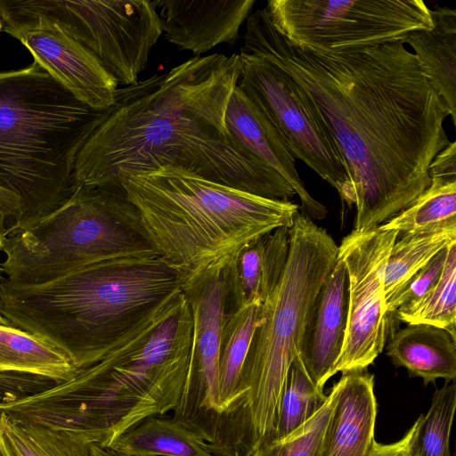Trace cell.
Instances as JSON below:
<instances>
[{
    "label": "cell",
    "instance_id": "cell-13",
    "mask_svg": "<svg viewBox=\"0 0 456 456\" xmlns=\"http://www.w3.org/2000/svg\"><path fill=\"white\" fill-rule=\"evenodd\" d=\"M397 236L379 226L354 229L338 247L348 276V314L335 373L367 370L384 349L388 313L382 274Z\"/></svg>",
    "mask_w": 456,
    "mask_h": 456
},
{
    "label": "cell",
    "instance_id": "cell-16",
    "mask_svg": "<svg viewBox=\"0 0 456 456\" xmlns=\"http://www.w3.org/2000/svg\"><path fill=\"white\" fill-rule=\"evenodd\" d=\"M165 37L196 56L216 45L232 44L255 0H156Z\"/></svg>",
    "mask_w": 456,
    "mask_h": 456
},
{
    "label": "cell",
    "instance_id": "cell-19",
    "mask_svg": "<svg viewBox=\"0 0 456 456\" xmlns=\"http://www.w3.org/2000/svg\"><path fill=\"white\" fill-rule=\"evenodd\" d=\"M289 228L281 226L246 243L226 263L227 313L262 305L278 285L289 252Z\"/></svg>",
    "mask_w": 456,
    "mask_h": 456
},
{
    "label": "cell",
    "instance_id": "cell-39",
    "mask_svg": "<svg viewBox=\"0 0 456 456\" xmlns=\"http://www.w3.org/2000/svg\"><path fill=\"white\" fill-rule=\"evenodd\" d=\"M3 29V26H2V22H1V20H0V31Z\"/></svg>",
    "mask_w": 456,
    "mask_h": 456
},
{
    "label": "cell",
    "instance_id": "cell-3",
    "mask_svg": "<svg viewBox=\"0 0 456 456\" xmlns=\"http://www.w3.org/2000/svg\"><path fill=\"white\" fill-rule=\"evenodd\" d=\"M191 346L192 315L181 290L73 378L4 400L0 412L108 448L146 418L175 410Z\"/></svg>",
    "mask_w": 456,
    "mask_h": 456
},
{
    "label": "cell",
    "instance_id": "cell-14",
    "mask_svg": "<svg viewBox=\"0 0 456 456\" xmlns=\"http://www.w3.org/2000/svg\"><path fill=\"white\" fill-rule=\"evenodd\" d=\"M7 33L18 38L55 80L79 101L107 110L115 101L118 82L86 47L56 25L36 20Z\"/></svg>",
    "mask_w": 456,
    "mask_h": 456
},
{
    "label": "cell",
    "instance_id": "cell-6",
    "mask_svg": "<svg viewBox=\"0 0 456 456\" xmlns=\"http://www.w3.org/2000/svg\"><path fill=\"white\" fill-rule=\"evenodd\" d=\"M40 64L0 71V186L20 200L8 232H23L72 195L77 153L105 118Z\"/></svg>",
    "mask_w": 456,
    "mask_h": 456
},
{
    "label": "cell",
    "instance_id": "cell-40",
    "mask_svg": "<svg viewBox=\"0 0 456 456\" xmlns=\"http://www.w3.org/2000/svg\"><path fill=\"white\" fill-rule=\"evenodd\" d=\"M3 273V270L2 268L0 267V276H2L1 274Z\"/></svg>",
    "mask_w": 456,
    "mask_h": 456
},
{
    "label": "cell",
    "instance_id": "cell-8",
    "mask_svg": "<svg viewBox=\"0 0 456 456\" xmlns=\"http://www.w3.org/2000/svg\"><path fill=\"white\" fill-rule=\"evenodd\" d=\"M2 251L5 279L18 285L45 283L98 260L159 254L133 203L79 184L32 228L9 233Z\"/></svg>",
    "mask_w": 456,
    "mask_h": 456
},
{
    "label": "cell",
    "instance_id": "cell-21",
    "mask_svg": "<svg viewBox=\"0 0 456 456\" xmlns=\"http://www.w3.org/2000/svg\"><path fill=\"white\" fill-rule=\"evenodd\" d=\"M433 27L409 32L403 39L410 45L422 73L444 100L456 125V10H431Z\"/></svg>",
    "mask_w": 456,
    "mask_h": 456
},
{
    "label": "cell",
    "instance_id": "cell-15",
    "mask_svg": "<svg viewBox=\"0 0 456 456\" xmlns=\"http://www.w3.org/2000/svg\"><path fill=\"white\" fill-rule=\"evenodd\" d=\"M225 125L232 137L263 163L280 174L294 189L304 215L322 219L328 210L314 200L301 180L296 159L281 133L265 112L238 85L225 110Z\"/></svg>",
    "mask_w": 456,
    "mask_h": 456
},
{
    "label": "cell",
    "instance_id": "cell-33",
    "mask_svg": "<svg viewBox=\"0 0 456 456\" xmlns=\"http://www.w3.org/2000/svg\"><path fill=\"white\" fill-rule=\"evenodd\" d=\"M420 416L398 441L392 444L374 442L370 456H416L415 444Z\"/></svg>",
    "mask_w": 456,
    "mask_h": 456
},
{
    "label": "cell",
    "instance_id": "cell-26",
    "mask_svg": "<svg viewBox=\"0 0 456 456\" xmlns=\"http://www.w3.org/2000/svg\"><path fill=\"white\" fill-rule=\"evenodd\" d=\"M430 179V185L411 205L379 227L399 234L456 227V178Z\"/></svg>",
    "mask_w": 456,
    "mask_h": 456
},
{
    "label": "cell",
    "instance_id": "cell-4",
    "mask_svg": "<svg viewBox=\"0 0 456 456\" xmlns=\"http://www.w3.org/2000/svg\"><path fill=\"white\" fill-rule=\"evenodd\" d=\"M185 281L159 254L94 261L39 284H12L1 276L0 313L78 370L181 291Z\"/></svg>",
    "mask_w": 456,
    "mask_h": 456
},
{
    "label": "cell",
    "instance_id": "cell-11",
    "mask_svg": "<svg viewBox=\"0 0 456 456\" xmlns=\"http://www.w3.org/2000/svg\"><path fill=\"white\" fill-rule=\"evenodd\" d=\"M240 55L238 86L265 110L294 158L334 187L351 208L354 196L344 160L328 127L306 104L296 82L265 58Z\"/></svg>",
    "mask_w": 456,
    "mask_h": 456
},
{
    "label": "cell",
    "instance_id": "cell-29",
    "mask_svg": "<svg viewBox=\"0 0 456 456\" xmlns=\"http://www.w3.org/2000/svg\"><path fill=\"white\" fill-rule=\"evenodd\" d=\"M0 428L19 456H91L89 444L64 431L19 424L2 412Z\"/></svg>",
    "mask_w": 456,
    "mask_h": 456
},
{
    "label": "cell",
    "instance_id": "cell-25",
    "mask_svg": "<svg viewBox=\"0 0 456 456\" xmlns=\"http://www.w3.org/2000/svg\"><path fill=\"white\" fill-rule=\"evenodd\" d=\"M456 242V227L399 234L382 274L386 303L390 301L437 253Z\"/></svg>",
    "mask_w": 456,
    "mask_h": 456
},
{
    "label": "cell",
    "instance_id": "cell-9",
    "mask_svg": "<svg viewBox=\"0 0 456 456\" xmlns=\"http://www.w3.org/2000/svg\"><path fill=\"white\" fill-rule=\"evenodd\" d=\"M0 20L5 32L36 20L56 25L126 86L139 81L163 34L159 14L149 0H0Z\"/></svg>",
    "mask_w": 456,
    "mask_h": 456
},
{
    "label": "cell",
    "instance_id": "cell-30",
    "mask_svg": "<svg viewBox=\"0 0 456 456\" xmlns=\"http://www.w3.org/2000/svg\"><path fill=\"white\" fill-rule=\"evenodd\" d=\"M456 409V385H445L432 395L430 407L420 414L416 456H452L451 431Z\"/></svg>",
    "mask_w": 456,
    "mask_h": 456
},
{
    "label": "cell",
    "instance_id": "cell-24",
    "mask_svg": "<svg viewBox=\"0 0 456 456\" xmlns=\"http://www.w3.org/2000/svg\"><path fill=\"white\" fill-rule=\"evenodd\" d=\"M260 314L261 305L250 304L226 313L224 316L219 356L221 416L237 399L243 365Z\"/></svg>",
    "mask_w": 456,
    "mask_h": 456
},
{
    "label": "cell",
    "instance_id": "cell-7",
    "mask_svg": "<svg viewBox=\"0 0 456 456\" xmlns=\"http://www.w3.org/2000/svg\"><path fill=\"white\" fill-rule=\"evenodd\" d=\"M121 186L159 254L186 281L227 262L253 239L290 228L299 208L289 200L254 195L171 165L132 174Z\"/></svg>",
    "mask_w": 456,
    "mask_h": 456
},
{
    "label": "cell",
    "instance_id": "cell-17",
    "mask_svg": "<svg viewBox=\"0 0 456 456\" xmlns=\"http://www.w3.org/2000/svg\"><path fill=\"white\" fill-rule=\"evenodd\" d=\"M348 276L345 264L336 263L315 297L301 343L299 358L320 388L335 375L347 324Z\"/></svg>",
    "mask_w": 456,
    "mask_h": 456
},
{
    "label": "cell",
    "instance_id": "cell-32",
    "mask_svg": "<svg viewBox=\"0 0 456 456\" xmlns=\"http://www.w3.org/2000/svg\"><path fill=\"white\" fill-rule=\"evenodd\" d=\"M449 247L437 253L387 303L388 314L395 313L399 307L419 299L438 282L444 267Z\"/></svg>",
    "mask_w": 456,
    "mask_h": 456
},
{
    "label": "cell",
    "instance_id": "cell-36",
    "mask_svg": "<svg viewBox=\"0 0 456 456\" xmlns=\"http://www.w3.org/2000/svg\"><path fill=\"white\" fill-rule=\"evenodd\" d=\"M0 456H19L15 450L6 440L0 428Z\"/></svg>",
    "mask_w": 456,
    "mask_h": 456
},
{
    "label": "cell",
    "instance_id": "cell-5",
    "mask_svg": "<svg viewBox=\"0 0 456 456\" xmlns=\"http://www.w3.org/2000/svg\"><path fill=\"white\" fill-rule=\"evenodd\" d=\"M289 252L281 278L261 305L243 365L238 396L220 418L215 456H249L275 435L278 406L315 297L332 270L338 247L307 216L289 228Z\"/></svg>",
    "mask_w": 456,
    "mask_h": 456
},
{
    "label": "cell",
    "instance_id": "cell-10",
    "mask_svg": "<svg viewBox=\"0 0 456 456\" xmlns=\"http://www.w3.org/2000/svg\"><path fill=\"white\" fill-rule=\"evenodd\" d=\"M265 8L289 41L330 51L402 41L433 27L422 0H269Z\"/></svg>",
    "mask_w": 456,
    "mask_h": 456
},
{
    "label": "cell",
    "instance_id": "cell-18",
    "mask_svg": "<svg viewBox=\"0 0 456 456\" xmlns=\"http://www.w3.org/2000/svg\"><path fill=\"white\" fill-rule=\"evenodd\" d=\"M319 456H370L378 404L374 375L367 370L342 374Z\"/></svg>",
    "mask_w": 456,
    "mask_h": 456
},
{
    "label": "cell",
    "instance_id": "cell-12",
    "mask_svg": "<svg viewBox=\"0 0 456 456\" xmlns=\"http://www.w3.org/2000/svg\"><path fill=\"white\" fill-rule=\"evenodd\" d=\"M226 263L209 266L183 285L192 315V346L186 380L172 416L209 444L221 416L219 356L227 313Z\"/></svg>",
    "mask_w": 456,
    "mask_h": 456
},
{
    "label": "cell",
    "instance_id": "cell-37",
    "mask_svg": "<svg viewBox=\"0 0 456 456\" xmlns=\"http://www.w3.org/2000/svg\"><path fill=\"white\" fill-rule=\"evenodd\" d=\"M90 455L91 456H127L116 452L108 448H102L96 444H90Z\"/></svg>",
    "mask_w": 456,
    "mask_h": 456
},
{
    "label": "cell",
    "instance_id": "cell-34",
    "mask_svg": "<svg viewBox=\"0 0 456 456\" xmlns=\"http://www.w3.org/2000/svg\"><path fill=\"white\" fill-rule=\"evenodd\" d=\"M20 200L19 197L9 190L0 186V250L9 234L6 221L10 218L15 220L19 216Z\"/></svg>",
    "mask_w": 456,
    "mask_h": 456
},
{
    "label": "cell",
    "instance_id": "cell-20",
    "mask_svg": "<svg viewBox=\"0 0 456 456\" xmlns=\"http://www.w3.org/2000/svg\"><path fill=\"white\" fill-rule=\"evenodd\" d=\"M387 354L424 385L456 378V342L447 330L428 324H408L397 330L387 346Z\"/></svg>",
    "mask_w": 456,
    "mask_h": 456
},
{
    "label": "cell",
    "instance_id": "cell-1",
    "mask_svg": "<svg viewBox=\"0 0 456 456\" xmlns=\"http://www.w3.org/2000/svg\"><path fill=\"white\" fill-rule=\"evenodd\" d=\"M246 21L240 53L285 70L335 141L354 196V229L387 223L430 185L429 166L451 142L450 111L402 41L323 50L289 41L265 8Z\"/></svg>",
    "mask_w": 456,
    "mask_h": 456
},
{
    "label": "cell",
    "instance_id": "cell-27",
    "mask_svg": "<svg viewBox=\"0 0 456 456\" xmlns=\"http://www.w3.org/2000/svg\"><path fill=\"white\" fill-rule=\"evenodd\" d=\"M407 324H428L447 330L456 338V242L449 248L438 282L419 299L395 311Z\"/></svg>",
    "mask_w": 456,
    "mask_h": 456
},
{
    "label": "cell",
    "instance_id": "cell-38",
    "mask_svg": "<svg viewBox=\"0 0 456 456\" xmlns=\"http://www.w3.org/2000/svg\"><path fill=\"white\" fill-rule=\"evenodd\" d=\"M0 324L1 325H10L9 322L2 316L0 313Z\"/></svg>",
    "mask_w": 456,
    "mask_h": 456
},
{
    "label": "cell",
    "instance_id": "cell-28",
    "mask_svg": "<svg viewBox=\"0 0 456 456\" xmlns=\"http://www.w3.org/2000/svg\"><path fill=\"white\" fill-rule=\"evenodd\" d=\"M328 395L307 374L299 355L292 362L281 395L274 438L288 436L311 419Z\"/></svg>",
    "mask_w": 456,
    "mask_h": 456
},
{
    "label": "cell",
    "instance_id": "cell-31",
    "mask_svg": "<svg viewBox=\"0 0 456 456\" xmlns=\"http://www.w3.org/2000/svg\"><path fill=\"white\" fill-rule=\"evenodd\" d=\"M338 394L337 382L325 403L311 419L288 436L265 443L249 456H319Z\"/></svg>",
    "mask_w": 456,
    "mask_h": 456
},
{
    "label": "cell",
    "instance_id": "cell-23",
    "mask_svg": "<svg viewBox=\"0 0 456 456\" xmlns=\"http://www.w3.org/2000/svg\"><path fill=\"white\" fill-rule=\"evenodd\" d=\"M0 372L34 375L60 383L73 378L77 370L63 354L32 334L0 324Z\"/></svg>",
    "mask_w": 456,
    "mask_h": 456
},
{
    "label": "cell",
    "instance_id": "cell-2",
    "mask_svg": "<svg viewBox=\"0 0 456 456\" xmlns=\"http://www.w3.org/2000/svg\"><path fill=\"white\" fill-rule=\"evenodd\" d=\"M240 54L191 58L164 74L119 88L114 104L77 155L75 184L126 197L134 173L180 167L260 197L289 200L292 186L230 134L225 110Z\"/></svg>",
    "mask_w": 456,
    "mask_h": 456
},
{
    "label": "cell",
    "instance_id": "cell-22",
    "mask_svg": "<svg viewBox=\"0 0 456 456\" xmlns=\"http://www.w3.org/2000/svg\"><path fill=\"white\" fill-rule=\"evenodd\" d=\"M108 449L127 456H215L200 434L172 414L146 418L118 436Z\"/></svg>",
    "mask_w": 456,
    "mask_h": 456
},
{
    "label": "cell",
    "instance_id": "cell-35",
    "mask_svg": "<svg viewBox=\"0 0 456 456\" xmlns=\"http://www.w3.org/2000/svg\"><path fill=\"white\" fill-rule=\"evenodd\" d=\"M429 176L456 178V142H451L435 157L429 166Z\"/></svg>",
    "mask_w": 456,
    "mask_h": 456
}]
</instances>
